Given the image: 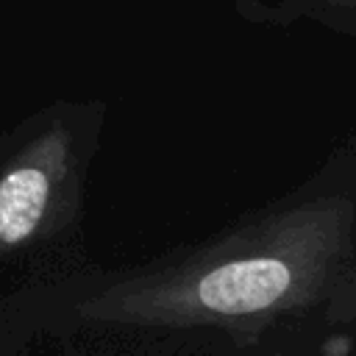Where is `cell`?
Listing matches in <instances>:
<instances>
[{"mask_svg":"<svg viewBox=\"0 0 356 356\" xmlns=\"http://www.w3.org/2000/svg\"><path fill=\"white\" fill-rule=\"evenodd\" d=\"M292 273L284 261L275 259H248L231 261L211 270L200 286L197 298L211 312L242 314L273 306L289 289Z\"/></svg>","mask_w":356,"mask_h":356,"instance_id":"2","label":"cell"},{"mask_svg":"<svg viewBox=\"0 0 356 356\" xmlns=\"http://www.w3.org/2000/svg\"><path fill=\"white\" fill-rule=\"evenodd\" d=\"M325 22H356V0H289Z\"/></svg>","mask_w":356,"mask_h":356,"instance_id":"3","label":"cell"},{"mask_svg":"<svg viewBox=\"0 0 356 356\" xmlns=\"http://www.w3.org/2000/svg\"><path fill=\"white\" fill-rule=\"evenodd\" d=\"M70 167V136L53 125L31 139L0 172V253L33 242L53 217Z\"/></svg>","mask_w":356,"mask_h":356,"instance_id":"1","label":"cell"}]
</instances>
